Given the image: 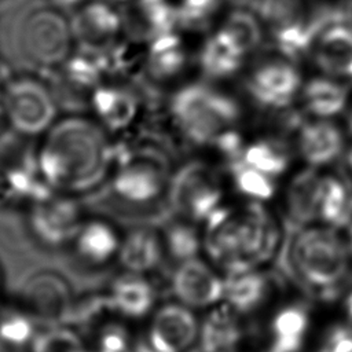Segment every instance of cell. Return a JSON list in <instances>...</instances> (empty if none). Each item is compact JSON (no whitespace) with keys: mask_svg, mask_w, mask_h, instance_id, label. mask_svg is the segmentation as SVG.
Segmentation results:
<instances>
[{"mask_svg":"<svg viewBox=\"0 0 352 352\" xmlns=\"http://www.w3.org/2000/svg\"><path fill=\"white\" fill-rule=\"evenodd\" d=\"M10 73H8V67L0 60V89L4 88V85L8 82L10 80Z\"/></svg>","mask_w":352,"mask_h":352,"instance_id":"obj_38","label":"cell"},{"mask_svg":"<svg viewBox=\"0 0 352 352\" xmlns=\"http://www.w3.org/2000/svg\"><path fill=\"white\" fill-rule=\"evenodd\" d=\"M85 0H48V3H51L52 6L60 8V10H76L80 4H82Z\"/></svg>","mask_w":352,"mask_h":352,"instance_id":"obj_37","label":"cell"},{"mask_svg":"<svg viewBox=\"0 0 352 352\" xmlns=\"http://www.w3.org/2000/svg\"><path fill=\"white\" fill-rule=\"evenodd\" d=\"M300 82V73L292 63L267 60L253 70L248 78L246 91L258 106L282 109L292 103Z\"/></svg>","mask_w":352,"mask_h":352,"instance_id":"obj_12","label":"cell"},{"mask_svg":"<svg viewBox=\"0 0 352 352\" xmlns=\"http://www.w3.org/2000/svg\"><path fill=\"white\" fill-rule=\"evenodd\" d=\"M331 227H300L286 248V268L301 285L333 293L349 271L348 245Z\"/></svg>","mask_w":352,"mask_h":352,"instance_id":"obj_2","label":"cell"},{"mask_svg":"<svg viewBox=\"0 0 352 352\" xmlns=\"http://www.w3.org/2000/svg\"><path fill=\"white\" fill-rule=\"evenodd\" d=\"M348 250H349V254L352 256V223L348 226Z\"/></svg>","mask_w":352,"mask_h":352,"instance_id":"obj_41","label":"cell"},{"mask_svg":"<svg viewBox=\"0 0 352 352\" xmlns=\"http://www.w3.org/2000/svg\"><path fill=\"white\" fill-rule=\"evenodd\" d=\"M219 33L242 56L254 51L263 41V29L258 19L242 8L228 14Z\"/></svg>","mask_w":352,"mask_h":352,"instance_id":"obj_27","label":"cell"},{"mask_svg":"<svg viewBox=\"0 0 352 352\" xmlns=\"http://www.w3.org/2000/svg\"><path fill=\"white\" fill-rule=\"evenodd\" d=\"M250 7L268 25L272 36L300 26L312 8L301 0H252Z\"/></svg>","mask_w":352,"mask_h":352,"instance_id":"obj_26","label":"cell"},{"mask_svg":"<svg viewBox=\"0 0 352 352\" xmlns=\"http://www.w3.org/2000/svg\"><path fill=\"white\" fill-rule=\"evenodd\" d=\"M268 278L253 268L228 274L224 279V300L238 314H249L263 305L268 296Z\"/></svg>","mask_w":352,"mask_h":352,"instance_id":"obj_20","label":"cell"},{"mask_svg":"<svg viewBox=\"0 0 352 352\" xmlns=\"http://www.w3.org/2000/svg\"><path fill=\"white\" fill-rule=\"evenodd\" d=\"M1 92L4 116L16 131L34 135L54 124L55 99L41 80L32 76L12 77Z\"/></svg>","mask_w":352,"mask_h":352,"instance_id":"obj_6","label":"cell"},{"mask_svg":"<svg viewBox=\"0 0 352 352\" xmlns=\"http://www.w3.org/2000/svg\"><path fill=\"white\" fill-rule=\"evenodd\" d=\"M242 160L271 177L285 173L290 161L289 151L283 143L267 139L245 146Z\"/></svg>","mask_w":352,"mask_h":352,"instance_id":"obj_30","label":"cell"},{"mask_svg":"<svg viewBox=\"0 0 352 352\" xmlns=\"http://www.w3.org/2000/svg\"><path fill=\"white\" fill-rule=\"evenodd\" d=\"M77 249L91 263L109 260L118 249V238L113 228L104 223L92 221L77 232Z\"/></svg>","mask_w":352,"mask_h":352,"instance_id":"obj_29","label":"cell"},{"mask_svg":"<svg viewBox=\"0 0 352 352\" xmlns=\"http://www.w3.org/2000/svg\"><path fill=\"white\" fill-rule=\"evenodd\" d=\"M187 63V55L179 36L164 33L148 43L144 72L153 82H165L179 76Z\"/></svg>","mask_w":352,"mask_h":352,"instance_id":"obj_19","label":"cell"},{"mask_svg":"<svg viewBox=\"0 0 352 352\" xmlns=\"http://www.w3.org/2000/svg\"><path fill=\"white\" fill-rule=\"evenodd\" d=\"M54 73L60 91L74 98L88 96L89 99L103 82L106 70L98 52L81 50L80 54H72Z\"/></svg>","mask_w":352,"mask_h":352,"instance_id":"obj_14","label":"cell"},{"mask_svg":"<svg viewBox=\"0 0 352 352\" xmlns=\"http://www.w3.org/2000/svg\"><path fill=\"white\" fill-rule=\"evenodd\" d=\"M228 3H231V4H235V6H238V7H242V6H245V4H249L250 6V3H252V0H227Z\"/></svg>","mask_w":352,"mask_h":352,"instance_id":"obj_43","label":"cell"},{"mask_svg":"<svg viewBox=\"0 0 352 352\" xmlns=\"http://www.w3.org/2000/svg\"><path fill=\"white\" fill-rule=\"evenodd\" d=\"M157 153H139L121 166L114 187L121 198L133 204L157 199L168 186L166 172Z\"/></svg>","mask_w":352,"mask_h":352,"instance_id":"obj_10","label":"cell"},{"mask_svg":"<svg viewBox=\"0 0 352 352\" xmlns=\"http://www.w3.org/2000/svg\"><path fill=\"white\" fill-rule=\"evenodd\" d=\"M228 169L232 176L235 188L242 195L253 199L254 202L272 198L275 192L274 177L250 166L242 158L230 162Z\"/></svg>","mask_w":352,"mask_h":352,"instance_id":"obj_31","label":"cell"},{"mask_svg":"<svg viewBox=\"0 0 352 352\" xmlns=\"http://www.w3.org/2000/svg\"><path fill=\"white\" fill-rule=\"evenodd\" d=\"M120 14L122 36L131 44H148L177 23L169 0H128Z\"/></svg>","mask_w":352,"mask_h":352,"instance_id":"obj_11","label":"cell"},{"mask_svg":"<svg viewBox=\"0 0 352 352\" xmlns=\"http://www.w3.org/2000/svg\"><path fill=\"white\" fill-rule=\"evenodd\" d=\"M234 242L241 270L270 258L278 245V230L268 213L253 202L242 216H234Z\"/></svg>","mask_w":352,"mask_h":352,"instance_id":"obj_8","label":"cell"},{"mask_svg":"<svg viewBox=\"0 0 352 352\" xmlns=\"http://www.w3.org/2000/svg\"><path fill=\"white\" fill-rule=\"evenodd\" d=\"M16 50L32 67L54 73L73 52L74 37L63 10L51 3L34 6L19 19Z\"/></svg>","mask_w":352,"mask_h":352,"instance_id":"obj_4","label":"cell"},{"mask_svg":"<svg viewBox=\"0 0 352 352\" xmlns=\"http://www.w3.org/2000/svg\"><path fill=\"white\" fill-rule=\"evenodd\" d=\"M348 126H349V131L352 132V113H351V116L348 118Z\"/></svg>","mask_w":352,"mask_h":352,"instance_id":"obj_46","label":"cell"},{"mask_svg":"<svg viewBox=\"0 0 352 352\" xmlns=\"http://www.w3.org/2000/svg\"><path fill=\"white\" fill-rule=\"evenodd\" d=\"M103 1H107V3H111V4H116V3H125V1H128V0H103Z\"/></svg>","mask_w":352,"mask_h":352,"instance_id":"obj_45","label":"cell"},{"mask_svg":"<svg viewBox=\"0 0 352 352\" xmlns=\"http://www.w3.org/2000/svg\"><path fill=\"white\" fill-rule=\"evenodd\" d=\"M297 144L307 164L320 166L331 164L341 155L344 136L337 125L326 120H319L300 126Z\"/></svg>","mask_w":352,"mask_h":352,"instance_id":"obj_17","label":"cell"},{"mask_svg":"<svg viewBox=\"0 0 352 352\" xmlns=\"http://www.w3.org/2000/svg\"><path fill=\"white\" fill-rule=\"evenodd\" d=\"M223 0H182L176 7V22L187 29L205 28L219 11Z\"/></svg>","mask_w":352,"mask_h":352,"instance_id":"obj_35","label":"cell"},{"mask_svg":"<svg viewBox=\"0 0 352 352\" xmlns=\"http://www.w3.org/2000/svg\"><path fill=\"white\" fill-rule=\"evenodd\" d=\"M114 298L118 308L131 316L146 315L154 302V292L143 278L131 276L117 283Z\"/></svg>","mask_w":352,"mask_h":352,"instance_id":"obj_32","label":"cell"},{"mask_svg":"<svg viewBox=\"0 0 352 352\" xmlns=\"http://www.w3.org/2000/svg\"><path fill=\"white\" fill-rule=\"evenodd\" d=\"M89 104L99 121L111 129L128 126L139 110L138 96L131 89L104 82L92 92Z\"/></svg>","mask_w":352,"mask_h":352,"instance_id":"obj_18","label":"cell"},{"mask_svg":"<svg viewBox=\"0 0 352 352\" xmlns=\"http://www.w3.org/2000/svg\"><path fill=\"white\" fill-rule=\"evenodd\" d=\"M302 100L311 114L319 118H330L345 109L348 89L327 78H314L304 87Z\"/></svg>","mask_w":352,"mask_h":352,"instance_id":"obj_24","label":"cell"},{"mask_svg":"<svg viewBox=\"0 0 352 352\" xmlns=\"http://www.w3.org/2000/svg\"><path fill=\"white\" fill-rule=\"evenodd\" d=\"M319 219L331 228L352 223V186L341 176H323Z\"/></svg>","mask_w":352,"mask_h":352,"instance_id":"obj_23","label":"cell"},{"mask_svg":"<svg viewBox=\"0 0 352 352\" xmlns=\"http://www.w3.org/2000/svg\"><path fill=\"white\" fill-rule=\"evenodd\" d=\"M3 117H6V116H4V102H3V92H1V89H0V120H1Z\"/></svg>","mask_w":352,"mask_h":352,"instance_id":"obj_44","label":"cell"},{"mask_svg":"<svg viewBox=\"0 0 352 352\" xmlns=\"http://www.w3.org/2000/svg\"><path fill=\"white\" fill-rule=\"evenodd\" d=\"M344 305H345L346 316H348V319H349V322H351V326H352V292L346 296Z\"/></svg>","mask_w":352,"mask_h":352,"instance_id":"obj_39","label":"cell"},{"mask_svg":"<svg viewBox=\"0 0 352 352\" xmlns=\"http://www.w3.org/2000/svg\"><path fill=\"white\" fill-rule=\"evenodd\" d=\"M70 25L74 43L82 51L103 52L122 36L120 11L103 0H85L74 10Z\"/></svg>","mask_w":352,"mask_h":352,"instance_id":"obj_7","label":"cell"},{"mask_svg":"<svg viewBox=\"0 0 352 352\" xmlns=\"http://www.w3.org/2000/svg\"><path fill=\"white\" fill-rule=\"evenodd\" d=\"M221 195L214 172L199 161L180 166L168 183V205L184 220L206 221L221 208Z\"/></svg>","mask_w":352,"mask_h":352,"instance_id":"obj_5","label":"cell"},{"mask_svg":"<svg viewBox=\"0 0 352 352\" xmlns=\"http://www.w3.org/2000/svg\"><path fill=\"white\" fill-rule=\"evenodd\" d=\"M40 153L45 176L66 188L87 187L96 180L107 158L100 129L82 117H66L54 122Z\"/></svg>","mask_w":352,"mask_h":352,"instance_id":"obj_1","label":"cell"},{"mask_svg":"<svg viewBox=\"0 0 352 352\" xmlns=\"http://www.w3.org/2000/svg\"><path fill=\"white\" fill-rule=\"evenodd\" d=\"M37 227L38 231L47 238L50 234L54 223H56L58 228V238L60 239L62 236H69L73 234H77L78 230H76L77 223H76V214L73 208L69 204L63 202H55L51 205H47L44 210L38 212L36 216Z\"/></svg>","mask_w":352,"mask_h":352,"instance_id":"obj_34","label":"cell"},{"mask_svg":"<svg viewBox=\"0 0 352 352\" xmlns=\"http://www.w3.org/2000/svg\"><path fill=\"white\" fill-rule=\"evenodd\" d=\"M169 109L179 129L195 144H213L241 117L235 99L205 84H190L176 91Z\"/></svg>","mask_w":352,"mask_h":352,"instance_id":"obj_3","label":"cell"},{"mask_svg":"<svg viewBox=\"0 0 352 352\" xmlns=\"http://www.w3.org/2000/svg\"><path fill=\"white\" fill-rule=\"evenodd\" d=\"M165 246L177 263L194 258L201 249V236L194 226L186 221L170 224L165 232Z\"/></svg>","mask_w":352,"mask_h":352,"instance_id":"obj_33","label":"cell"},{"mask_svg":"<svg viewBox=\"0 0 352 352\" xmlns=\"http://www.w3.org/2000/svg\"><path fill=\"white\" fill-rule=\"evenodd\" d=\"M314 59L327 74L352 80V26L334 23L316 38Z\"/></svg>","mask_w":352,"mask_h":352,"instance_id":"obj_16","label":"cell"},{"mask_svg":"<svg viewBox=\"0 0 352 352\" xmlns=\"http://www.w3.org/2000/svg\"><path fill=\"white\" fill-rule=\"evenodd\" d=\"M120 250L122 264L135 274L153 270L162 256L161 241L158 235L150 230H136L131 232L121 243Z\"/></svg>","mask_w":352,"mask_h":352,"instance_id":"obj_25","label":"cell"},{"mask_svg":"<svg viewBox=\"0 0 352 352\" xmlns=\"http://www.w3.org/2000/svg\"><path fill=\"white\" fill-rule=\"evenodd\" d=\"M316 352H352V326L331 327Z\"/></svg>","mask_w":352,"mask_h":352,"instance_id":"obj_36","label":"cell"},{"mask_svg":"<svg viewBox=\"0 0 352 352\" xmlns=\"http://www.w3.org/2000/svg\"><path fill=\"white\" fill-rule=\"evenodd\" d=\"M238 54L217 32L210 36L199 51V66L202 73L210 78H226L236 73L242 65Z\"/></svg>","mask_w":352,"mask_h":352,"instance_id":"obj_28","label":"cell"},{"mask_svg":"<svg viewBox=\"0 0 352 352\" xmlns=\"http://www.w3.org/2000/svg\"><path fill=\"white\" fill-rule=\"evenodd\" d=\"M172 292L188 308H205L224 298V279L198 257L179 263L172 275Z\"/></svg>","mask_w":352,"mask_h":352,"instance_id":"obj_13","label":"cell"},{"mask_svg":"<svg viewBox=\"0 0 352 352\" xmlns=\"http://www.w3.org/2000/svg\"><path fill=\"white\" fill-rule=\"evenodd\" d=\"M201 323L191 308L166 304L154 315L147 340L155 352H187L198 342Z\"/></svg>","mask_w":352,"mask_h":352,"instance_id":"obj_9","label":"cell"},{"mask_svg":"<svg viewBox=\"0 0 352 352\" xmlns=\"http://www.w3.org/2000/svg\"><path fill=\"white\" fill-rule=\"evenodd\" d=\"M309 327V314L301 305L280 308L271 322V344L267 352H300Z\"/></svg>","mask_w":352,"mask_h":352,"instance_id":"obj_22","label":"cell"},{"mask_svg":"<svg viewBox=\"0 0 352 352\" xmlns=\"http://www.w3.org/2000/svg\"><path fill=\"white\" fill-rule=\"evenodd\" d=\"M344 18L352 26V0H348L346 6L344 7Z\"/></svg>","mask_w":352,"mask_h":352,"instance_id":"obj_40","label":"cell"},{"mask_svg":"<svg viewBox=\"0 0 352 352\" xmlns=\"http://www.w3.org/2000/svg\"><path fill=\"white\" fill-rule=\"evenodd\" d=\"M323 176L314 168L298 172L286 192L287 217L293 227L300 228L319 219Z\"/></svg>","mask_w":352,"mask_h":352,"instance_id":"obj_15","label":"cell"},{"mask_svg":"<svg viewBox=\"0 0 352 352\" xmlns=\"http://www.w3.org/2000/svg\"><path fill=\"white\" fill-rule=\"evenodd\" d=\"M241 340L242 327L227 307L212 311L201 322L199 352H235Z\"/></svg>","mask_w":352,"mask_h":352,"instance_id":"obj_21","label":"cell"},{"mask_svg":"<svg viewBox=\"0 0 352 352\" xmlns=\"http://www.w3.org/2000/svg\"><path fill=\"white\" fill-rule=\"evenodd\" d=\"M346 165H348V169L351 170L352 173V146L348 148L346 151Z\"/></svg>","mask_w":352,"mask_h":352,"instance_id":"obj_42","label":"cell"}]
</instances>
